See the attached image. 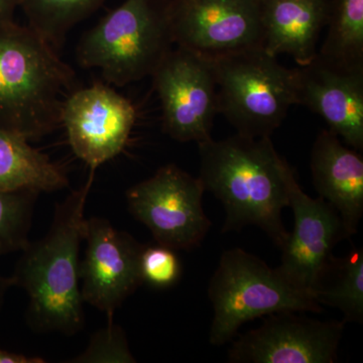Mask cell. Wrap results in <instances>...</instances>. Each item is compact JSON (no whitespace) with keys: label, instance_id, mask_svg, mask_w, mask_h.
Here are the masks:
<instances>
[{"label":"cell","instance_id":"cell-1","mask_svg":"<svg viewBox=\"0 0 363 363\" xmlns=\"http://www.w3.org/2000/svg\"><path fill=\"white\" fill-rule=\"evenodd\" d=\"M94 174L90 171L84 185L56 204L49 230L21 250L11 276L13 286L28 295L26 321L37 333L73 336L84 329L79 257L84 240L86 203Z\"/></svg>","mask_w":363,"mask_h":363},{"label":"cell","instance_id":"cell-2","mask_svg":"<svg viewBox=\"0 0 363 363\" xmlns=\"http://www.w3.org/2000/svg\"><path fill=\"white\" fill-rule=\"evenodd\" d=\"M200 180L223 204L222 233L257 226L279 250L289 236L281 212L289 207L291 167L274 149L271 136L238 135L198 143Z\"/></svg>","mask_w":363,"mask_h":363},{"label":"cell","instance_id":"cell-3","mask_svg":"<svg viewBox=\"0 0 363 363\" xmlns=\"http://www.w3.org/2000/svg\"><path fill=\"white\" fill-rule=\"evenodd\" d=\"M76 74L28 25L0 28V128L38 140L61 125Z\"/></svg>","mask_w":363,"mask_h":363},{"label":"cell","instance_id":"cell-4","mask_svg":"<svg viewBox=\"0 0 363 363\" xmlns=\"http://www.w3.org/2000/svg\"><path fill=\"white\" fill-rule=\"evenodd\" d=\"M174 45L171 0H124L83 33L76 58L123 87L152 77Z\"/></svg>","mask_w":363,"mask_h":363},{"label":"cell","instance_id":"cell-5","mask_svg":"<svg viewBox=\"0 0 363 363\" xmlns=\"http://www.w3.org/2000/svg\"><path fill=\"white\" fill-rule=\"evenodd\" d=\"M208 297L213 308L209 342L221 346L230 341L243 324L284 311L321 313L312 295L292 283L279 267L241 248L222 253Z\"/></svg>","mask_w":363,"mask_h":363},{"label":"cell","instance_id":"cell-6","mask_svg":"<svg viewBox=\"0 0 363 363\" xmlns=\"http://www.w3.org/2000/svg\"><path fill=\"white\" fill-rule=\"evenodd\" d=\"M213 62L219 113L238 135L271 136L297 105L295 69L281 65L264 49Z\"/></svg>","mask_w":363,"mask_h":363},{"label":"cell","instance_id":"cell-7","mask_svg":"<svg viewBox=\"0 0 363 363\" xmlns=\"http://www.w3.org/2000/svg\"><path fill=\"white\" fill-rule=\"evenodd\" d=\"M204 192L199 177L169 164L128 189L125 198L130 214L149 228L157 245L178 252L199 247L209 233Z\"/></svg>","mask_w":363,"mask_h":363},{"label":"cell","instance_id":"cell-8","mask_svg":"<svg viewBox=\"0 0 363 363\" xmlns=\"http://www.w3.org/2000/svg\"><path fill=\"white\" fill-rule=\"evenodd\" d=\"M152 78L161 101L164 133L180 143L212 138L219 113L214 62L177 45Z\"/></svg>","mask_w":363,"mask_h":363},{"label":"cell","instance_id":"cell-9","mask_svg":"<svg viewBox=\"0 0 363 363\" xmlns=\"http://www.w3.org/2000/svg\"><path fill=\"white\" fill-rule=\"evenodd\" d=\"M174 40L205 59L264 49L262 0H171Z\"/></svg>","mask_w":363,"mask_h":363},{"label":"cell","instance_id":"cell-10","mask_svg":"<svg viewBox=\"0 0 363 363\" xmlns=\"http://www.w3.org/2000/svg\"><path fill=\"white\" fill-rule=\"evenodd\" d=\"M84 259L79 264L83 301L108 320L143 285L140 257L145 245L102 217L86 218Z\"/></svg>","mask_w":363,"mask_h":363},{"label":"cell","instance_id":"cell-11","mask_svg":"<svg viewBox=\"0 0 363 363\" xmlns=\"http://www.w3.org/2000/svg\"><path fill=\"white\" fill-rule=\"evenodd\" d=\"M135 106L108 85L75 89L64 100L61 125L76 157L90 171L118 156L135 125Z\"/></svg>","mask_w":363,"mask_h":363},{"label":"cell","instance_id":"cell-12","mask_svg":"<svg viewBox=\"0 0 363 363\" xmlns=\"http://www.w3.org/2000/svg\"><path fill=\"white\" fill-rule=\"evenodd\" d=\"M284 311L267 315L259 328L241 335L229 350L235 363H334L344 320H321Z\"/></svg>","mask_w":363,"mask_h":363},{"label":"cell","instance_id":"cell-13","mask_svg":"<svg viewBox=\"0 0 363 363\" xmlns=\"http://www.w3.org/2000/svg\"><path fill=\"white\" fill-rule=\"evenodd\" d=\"M288 194L294 228L281 248L279 269L296 286L313 296L320 274L333 257L334 247L348 235L335 208L323 198L313 199L306 194L292 168L288 173Z\"/></svg>","mask_w":363,"mask_h":363},{"label":"cell","instance_id":"cell-14","mask_svg":"<svg viewBox=\"0 0 363 363\" xmlns=\"http://www.w3.org/2000/svg\"><path fill=\"white\" fill-rule=\"evenodd\" d=\"M296 70L297 105L328 124L352 149H363V67L343 65L318 54Z\"/></svg>","mask_w":363,"mask_h":363},{"label":"cell","instance_id":"cell-15","mask_svg":"<svg viewBox=\"0 0 363 363\" xmlns=\"http://www.w3.org/2000/svg\"><path fill=\"white\" fill-rule=\"evenodd\" d=\"M313 184L320 197L335 208L348 238L357 233L363 214V159L330 130L317 135L311 152Z\"/></svg>","mask_w":363,"mask_h":363},{"label":"cell","instance_id":"cell-16","mask_svg":"<svg viewBox=\"0 0 363 363\" xmlns=\"http://www.w3.org/2000/svg\"><path fill=\"white\" fill-rule=\"evenodd\" d=\"M329 6L330 0H262L264 51L274 57L290 55L298 66L311 61Z\"/></svg>","mask_w":363,"mask_h":363},{"label":"cell","instance_id":"cell-17","mask_svg":"<svg viewBox=\"0 0 363 363\" xmlns=\"http://www.w3.org/2000/svg\"><path fill=\"white\" fill-rule=\"evenodd\" d=\"M65 171L23 136L0 128V192L30 189L56 192L68 187Z\"/></svg>","mask_w":363,"mask_h":363},{"label":"cell","instance_id":"cell-18","mask_svg":"<svg viewBox=\"0 0 363 363\" xmlns=\"http://www.w3.org/2000/svg\"><path fill=\"white\" fill-rule=\"evenodd\" d=\"M313 297L320 305L336 308L347 322L363 321V252L332 257L318 279Z\"/></svg>","mask_w":363,"mask_h":363},{"label":"cell","instance_id":"cell-19","mask_svg":"<svg viewBox=\"0 0 363 363\" xmlns=\"http://www.w3.org/2000/svg\"><path fill=\"white\" fill-rule=\"evenodd\" d=\"M326 28L318 54L335 63L363 67V0H330Z\"/></svg>","mask_w":363,"mask_h":363},{"label":"cell","instance_id":"cell-20","mask_svg":"<svg viewBox=\"0 0 363 363\" xmlns=\"http://www.w3.org/2000/svg\"><path fill=\"white\" fill-rule=\"evenodd\" d=\"M107 0H21L28 26L56 51L69 32L104 6Z\"/></svg>","mask_w":363,"mask_h":363},{"label":"cell","instance_id":"cell-21","mask_svg":"<svg viewBox=\"0 0 363 363\" xmlns=\"http://www.w3.org/2000/svg\"><path fill=\"white\" fill-rule=\"evenodd\" d=\"M40 192L30 189L0 192V255L21 252L30 242Z\"/></svg>","mask_w":363,"mask_h":363},{"label":"cell","instance_id":"cell-22","mask_svg":"<svg viewBox=\"0 0 363 363\" xmlns=\"http://www.w3.org/2000/svg\"><path fill=\"white\" fill-rule=\"evenodd\" d=\"M74 363H135L125 332L113 320L93 334L84 352L73 358Z\"/></svg>","mask_w":363,"mask_h":363},{"label":"cell","instance_id":"cell-23","mask_svg":"<svg viewBox=\"0 0 363 363\" xmlns=\"http://www.w3.org/2000/svg\"><path fill=\"white\" fill-rule=\"evenodd\" d=\"M181 260L176 250L162 245L145 247L140 257L143 283L155 289H168L182 276Z\"/></svg>","mask_w":363,"mask_h":363},{"label":"cell","instance_id":"cell-24","mask_svg":"<svg viewBox=\"0 0 363 363\" xmlns=\"http://www.w3.org/2000/svg\"><path fill=\"white\" fill-rule=\"evenodd\" d=\"M21 2V0H0V28L13 23L14 13Z\"/></svg>","mask_w":363,"mask_h":363},{"label":"cell","instance_id":"cell-25","mask_svg":"<svg viewBox=\"0 0 363 363\" xmlns=\"http://www.w3.org/2000/svg\"><path fill=\"white\" fill-rule=\"evenodd\" d=\"M45 360L40 357H28L21 353L0 348V363H45Z\"/></svg>","mask_w":363,"mask_h":363},{"label":"cell","instance_id":"cell-26","mask_svg":"<svg viewBox=\"0 0 363 363\" xmlns=\"http://www.w3.org/2000/svg\"><path fill=\"white\" fill-rule=\"evenodd\" d=\"M11 286H13V281L11 277H4L0 274V312H1L2 306L4 304L6 294Z\"/></svg>","mask_w":363,"mask_h":363}]
</instances>
